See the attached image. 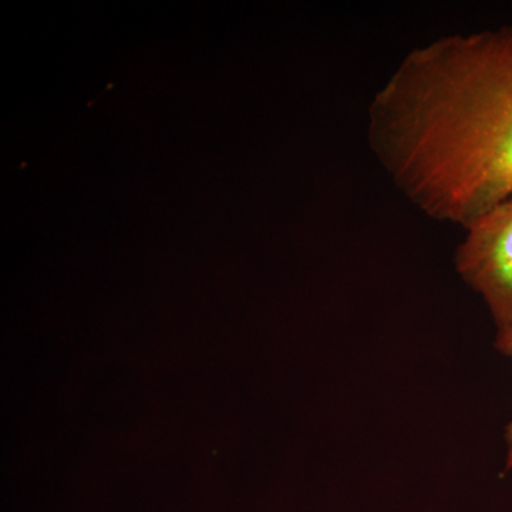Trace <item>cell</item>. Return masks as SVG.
<instances>
[{"mask_svg":"<svg viewBox=\"0 0 512 512\" xmlns=\"http://www.w3.org/2000/svg\"><path fill=\"white\" fill-rule=\"evenodd\" d=\"M367 144L426 217L467 229L512 194V25L409 50L373 94Z\"/></svg>","mask_w":512,"mask_h":512,"instance_id":"obj_1","label":"cell"},{"mask_svg":"<svg viewBox=\"0 0 512 512\" xmlns=\"http://www.w3.org/2000/svg\"><path fill=\"white\" fill-rule=\"evenodd\" d=\"M454 265L498 328L512 322V194L466 229Z\"/></svg>","mask_w":512,"mask_h":512,"instance_id":"obj_2","label":"cell"},{"mask_svg":"<svg viewBox=\"0 0 512 512\" xmlns=\"http://www.w3.org/2000/svg\"><path fill=\"white\" fill-rule=\"evenodd\" d=\"M495 348L503 355L510 357L512 362V322L503 328L497 329ZM505 443H507V458H505V470H512V420L505 430Z\"/></svg>","mask_w":512,"mask_h":512,"instance_id":"obj_3","label":"cell"}]
</instances>
